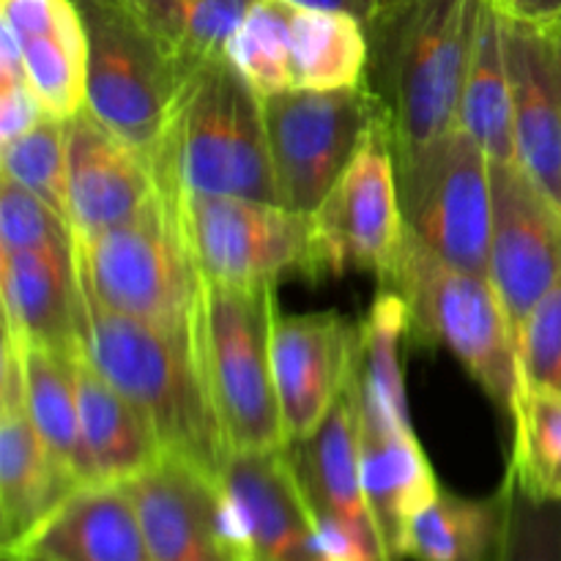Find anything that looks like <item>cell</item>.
Wrapping results in <instances>:
<instances>
[{
	"mask_svg": "<svg viewBox=\"0 0 561 561\" xmlns=\"http://www.w3.org/2000/svg\"><path fill=\"white\" fill-rule=\"evenodd\" d=\"M296 5H307V9H323V11H345V14L356 16L359 22H367L373 11L378 9V0H290Z\"/></svg>",
	"mask_w": 561,
	"mask_h": 561,
	"instance_id": "obj_38",
	"label": "cell"
},
{
	"mask_svg": "<svg viewBox=\"0 0 561 561\" xmlns=\"http://www.w3.org/2000/svg\"><path fill=\"white\" fill-rule=\"evenodd\" d=\"M77 400L88 485H124L164 455L148 416L99 376L85 351L77 359Z\"/></svg>",
	"mask_w": 561,
	"mask_h": 561,
	"instance_id": "obj_25",
	"label": "cell"
},
{
	"mask_svg": "<svg viewBox=\"0 0 561 561\" xmlns=\"http://www.w3.org/2000/svg\"><path fill=\"white\" fill-rule=\"evenodd\" d=\"M3 561H42V559H3Z\"/></svg>",
	"mask_w": 561,
	"mask_h": 561,
	"instance_id": "obj_40",
	"label": "cell"
},
{
	"mask_svg": "<svg viewBox=\"0 0 561 561\" xmlns=\"http://www.w3.org/2000/svg\"><path fill=\"white\" fill-rule=\"evenodd\" d=\"M153 168L164 192L279 203L263 96L228 55L184 77Z\"/></svg>",
	"mask_w": 561,
	"mask_h": 561,
	"instance_id": "obj_2",
	"label": "cell"
},
{
	"mask_svg": "<svg viewBox=\"0 0 561 561\" xmlns=\"http://www.w3.org/2000/svg\"><path fill=\"white\" fill-rule=\"evenodd\" d=\"M378 3H381V0H378Z\"/></svg>",
	"mask_w": 561,
	"mask_h": 561,
	"instance_id": "obj_41",
	"label": "cell"
},
{
	"mask_svg": "<svg viewBox=\"0 0 561 561\" xmlns=\"http://www.w3.org/2000/svg\"><path fill=\"white\" fill-rule=\"evenodd\" d=\"M510 496L507 474L491 496L482 499L438 488L436 499L411 520L405 561H504Z\"/></svg>",
	"mask_w": 561,
	"mask_h": 561,
	"instance_id": "obj_26",
	"label": "cell"
},
{
	"mask_svg": "<svg viewBox=\"0 0 561 561\" xmlns=\"http://www.w3.org/2000/svg\"><path fill=\"white\" fill-rule=\"evenodd\" d=\"M203 279L277 285L288 274L316 279L312 214L279 203L168 192Z\"/></svg>",
	"mask_w": 561,
	"mask_h": 561,
	"instance_id": "obj_10",
	"label": "cell"
},
{
	"mask_svg": "<svg viewBox=\"0 0 561 561\" xmlns=\"http://www.w3.org/2000/svg\"><path fill=\"white\" fill-rule=\"evenodd\" d=\"M480 11L482 0H381L365 22L362 82L387 115L392 146H416L458 126Z\"/></svg>",
	"mask_w": 561,
	"mask_h": 561,
	"instance_id": "obj_1",
	"label": "cell"
},
{
	"mask_svg": "<svg viewBox=\"0 0 561 561\" xmlns=\"http://www.w3.org/2000/svg\"><path fill=\"white\" fill-rule=\"evenodd\" d=\"M255 0H124L126 9L190 75L228 55V42Z\"/></svg>",
	"mask_w": 561,
	"mask_h": 561,
	"instance_id": "obj_30",
	"label": "cell"
},
{
	"mask_svg": "<svg viewBox=\"0 0 561 561\" xmlns=\"http://www.w3.org/2000/svg\"><path fill=\"white\" fill-rule=\"evenodd\" d=\"M359 343L362 321L340 312L277 316L272 365L288 444L312 436L354 381Z\"/></svg>",
	"mask_w": 561,
	"mask_h": 561,
	"instance_id": "obj_18",
	"label": "cell"
},
{
	"mask_svg": "<svg viewBox=\"0 0 561 561\" xmlns=\"http://www.w3.org/2000/svg\"><path fill=\"white\" fill-rule=\"evenodd\" d=\"M16 559L153 561L124 485H85L71 493Z\"/></svg>",
	"mask_w": 561,
	"mask_h": 561,
	"instance_id": "obj_24",
	"label": "cell"
},
{
	"mask_svg": "<svg viewBox=\"0 0 561 561\" xmlns=\"http://www.w3.org/2000/svg\"><path fill=\"white\" fill-rule=\"evenodd\" d=\"M504 49L515 157L561 206V25H537L504 11Z\"/></svg>",
	"mask_w": 561,
	"mask_h": 561,
	"instance_id": "obj_19",
	"label": "cell"
},
{
	"mask_svg": "<svg viewBox=\"0 0 561 561\" xmlns=\"http://www.w3.org/2000/svg\"><path fill=\"white\" fill-rule=\"evenodd\" d=\"M153 561H244L217 474L164 453L124 482Z\"/></svg>",
	"mask_w": 561,
	"mask_h": 561,
	"instance_id": "obj_15",
	"label": "cell"
},
{
	"mask_svg": "<svg viewBox=\"0 0 561 561\" xmlns=\"http://www.w3.org/2000/svg\"><path fill=\"white\" fill-rule=\"evenodd\" d=\"M0 173L31 190L38 201L69 222V175H66V126L44 118L33 129L0 142Z\"/></svg>",
	"mask_w": 561,
	"mask_h": 561,
	"instance_id": "obj_32",
	"label": "cell"
},
{
	"mask_svg": "<svg viewBox=\"0 0 561 561\" xmlns=\"http://www.w3.org/2000/svg\"><path fill=\"white\" fill-rule=\"evenodd\" d=\"M277 316V285L201 277L192 334L228 455L288 447L272 365Z\"/></svg>",
	"mask_w": 561,
	"mask_h": 561,
	"instance_id": "obj_4",
	"label": "cell"
},
{
	"mask_svg": "<svg viewBox=\"0 0 561 561\" xmlns=\"http://www.w3.org/2000/svg\"><path fill=\"white\" fill-rule=\"evenodd\" d=\"M312 225L316 279L343 277L345 272L387 277L405 236L387 121L367 135L343 179L312 211Z\"/></svg>",
	"mask_w": 561,
	"mask_h": 561,
	"instance_id": "obj_12",
	"label": "cell"
},
{
	"mask_svg": "<svg viewBox=\"0 0 561 561\" xmlns=\"http://www.w3.org/2000/svg\"><path fill=\"white\" fill-rule=\"evenodd\" d=\"M378 288L403 296L409 340L447 348L463 362L488 398L513 416L520 392L518 348L502 299L488 274L463 272L442 261L405 230L403 244Z\"/></svg>",
	"mask_w": 561,
	"mask_h": 561,
	"instance_id": "obj_5",
	"label": "cell"
},
{
	"mask_svg": "<svg viewBox=\"0 0 561 561\" xmlns=\"http://www.w3.org/2000/svg\"><path fill=\"white\" fill-rule=\"evenodd\" d=\"M88 42V110L153 159L186 71L124 0H75Z\"/></svg>",
	"mask_w": 561,
	"mask_h": 561,
	"instance_id": "obj_8",
	"label": "cell"
},
{
	"mask_svg": "<svg viewBox=\"0 0 561 561\" xmlns=\"http://www.w3.org/2000/svg\"><path fill=\"white\" fill-rule=\"evenodd\" d=\"M44 118H53V115L44 110L42 99L36 96L31 82L0 88V142L14 140L22 131L42 124Z\"/></svg>",
	"mask_w": 561,
	"mask_h": 561,
	"instance_id": "obj_36",
	"label": "cell"
},
{
	"mask_svg": "<svg viewBox=\"0 0 561 561\" xmlns=\"http://www.w3.org/2000/svg\"><path fill=\"white\" fill-rule=\"evenodd\" d=\"M458 126L474 137L491 162H518L513 85L504 49V11L493 0H482L474 47L460 93Z\"/></svg>",
	"mask_w": 561,
	"mask_h": 561,
	"instance_id": "obj_27",
	"label": "cell"
},
{
	"mask_svg": "<svg viewBox=\"0 0 561 561\" xmlns=\"http://www.w3.org/2000/svg\"><path fill=\"white\" fill-rule=\"evenodd\" d=\"M82 348L99 376L148 416L164 453L219 474L228 447L203 381L192 327H151L85 296Z\"/></svg>",
	"mask_w": 561,
	"mask_h": 561,
	"instance_id": "obj_3",
	"label": "cell"
},
{
	"mask_svg": "<svg viewBox=\"0 0 561 561\" xmlns=\"http://www.w3.org/2000/svg\"><path fill=\"white\" fill-rule=\"evenodd\" d=\"M288 458L316 515L318 531L354 535L383 561L381 540L362 485L359 409L351 383L312 436L288 444Z\"/></svg>",
	"mask_w": 561,
	"mask_h": 561,
	"instance_id": "obj_20",
	"label": "cell"
},
{
	"mask_svg": "<svg viewBox=\"0 0 561 561\" xmlns=\"http://www.w3.org/2000/svg\"><path fill=\"white\" fill-rule=\"evenodd\" d=\"M0 247L75 252V230L31 190L0 173Z\"/></svg>",
	"mask_w": 561,
	"mask_h": 561,
	"instance_id": "obj_33",
	"label": "cell"
},
{
	"mask_svg": "<svg viewBox=\"0 0 561 561\" xmlns=\"http://www.w3.org/2000/svg\"><path fill=\"white\" fill-rule=\"evenodd\" d=\"M228 58L261 96L356 85L367 64L365 22L345 11L255 0L230 36Z\"/></svg>",
	"mask_w": 561,
	"mask_h": 561,
	"instance_id": "obj_11",
	"label": "cell"
},
{
	"mask_svg": "<svg viewBox=\"0 0 561 561\" xmlns=\"http://www.w3.org/2000/svg\"><path fill=\"white\" fill-rule=\"evenodd\" d=\"M64 126L75 241L135 222L164 195L153 159L115 135L91 110L82 107Z\"/></svg>",
	"mask_w": 561,
	"mask_h": 561,
	"instance_id": "obj_17",
	"label": "cell"
},
{
	"mask_svg": "<svg viewBox=\"0 0 561 561\" xmlns=\"http://www.w3.org/2000/svg\"><path fill=\"white\" fill-rule=\"evenodd\" d=\"M268 153L279 203L312 214L343 179L367 135L387 121L365 82L345 88H290L263 96Z\"/></svg>",
	"mask_w": 561,
	"mask_h": 561,
	"instance_id": "obj_9",
	"label": "cell"
},
{
	"mask_svg": "<svg viewBox=\"0 0 561 561\" xmlns=\"http://www.w3.org/2000/svg\"><path fill=\"white\" fill-rule=\"evenodd\" d=\"M75 261L82 290L104 310L151 327H192L201 272L168 192L135 222L75 241Z\"/></svg>",
	"mask_w": 561,
	"mask_h": 561,
	"instance_id": "obj_6",
	"label": "cell"
},
{
	"mask_svg": "<svg viewBox=\"0 0 561 561\" xmlns=\"http://www.w3.org/2000/svg\"><path fill=\"white\" fill-rule=\"evenodd\" d=\"M217 480L244 561H327L288 447L228 455Z\"/></svg>",
	"mask_w": 561,
	"mask_h": 561,
	"instance_id": "obj_16",
	"label": "cell"
},
{
	"mask_svg": "<svg viewBox=\"0 0 561 561\" xmlns=\"http://www.w3.org/2000/svg\"><path fill=\"white\" fill-rule=\"evenodd\" d=\"M38 436L25 400V367L14 340L3 337L0 367V553L16 559L36 531L80 491Z\"/></svg>",
	"mask_w": 561,
	"mask_h": 561,
	"instance_id": "obj_14",
	"label": "cell"
},
{
	"mask_svg": "<svg viewBox=\"0 0 561 561\" xmlns=\"http://www.w3.org/2000/svg\"><path fill=\"white\" fill-rule=\"evenodd\" d=\"M359 449L362 485L383 561H405L411 520L436 499L442 485L416 442L414 427H394L359 414Z\"/></svg>",
	"mask_w": 561,
	"mask_h": 561,
	"instance_id": "obj_23",
	"label": "cell"
},
{
	"mask_svg": "<svg viewBox=\"0 0 561 561\" xmlns=\"http://www.w3.org/2000/svg\"><path fill=\"white\" fill-rule=\"evenodd\" d=\"M493 3H496L502 11H510V5H513V0H493Z\"/></svg>",
	"mask_w": 561,
	"mask_h": 561,
	"instance_id": "obj_39",
	"label": "cell"
},
{
	"mask_svg": "<svg viewBox=\"0 0 561 561\" xmlns=\"http://www.w3.org/2000/svg\"><path fill=\"white\" fill-rule=\"evenodd\" d=\"M488 277L518 334L526 316L561 277V206L518 162H491Z\"/></svg>",
	"mask_w": 561,
	"mask_h": 561,
	"instance_id": "obj_13",
	"label": "cell"
},
{
	"mask_svg": "<svg viewBox=\"0 0 561 561\" xmlns=\"http://www.w3.org/2000/svg\"><path fill=\"white\" fill-rule=\"evenodd\" d=\"M16 348L25 367V400L33 425L55 460L85 488L88 463L77 400V359L85 348L58 351L33 343H16Z\"/></svg>",
	"mask_w": 561,
	"mask_h": 561,
	"instance_id": "obj_28",
	"label": "cell"
},
{
	"mask_svg": "<svg viewBox=\"0 0 561 561\" xmlns=\"http://www.w3.org/2000/svg\"><path fill=\"white\" fill-rule=\"evenodd\" d=\"M507 14L537 25H561V0H513Z\"/></svg>",
	"mask_w": 561,
	"mask_h": 561,
	"instance_id": "obj_37",
	"label": "cell"
},
{
	"mask_svg": "<svg viewBox=\"0 0 561 561\" xmlns=\"http://www.w3.org/2000/svg\"><path fill=\"white\" fill-rule=\"evenodd\" d=\"M513 422L515 447L507 471L529 496L561 502V398L520 387Z\"/></svg>",
	"mask_w": 561,
	"mask_h": 561,
	"instance_id": "obj_31",
	"label": "cell"
},
{
	"mask_svg": "<svg viewBox=\"0 0 561 561\" xmlns=\"http://www.w3.org/2000/svg\"><path fill=\"white\" fill-rule=\"evenodd\" d=\"M0 296L5 337L58 351H82L85 294L75 252L0 247Z\"/></svg>",
	"mask_w": 561,
	"mask_h": 561,
	"instance_id": "obj_21",
	"label": "cell"
},
{
	"mask_svg": "<svg viewBox=\"0 0 561 561\" xmlns=\"http://www.w3.org/2000/svg\"><path fill=\"white\" fill-rule=\"evenodd\" d=\"M510 529L504 561H561V502H542L510 474Z\"/></svg>",
	"mask_w": 561,
	"mask_h": 561,
	"instance_id": "obj_35",
	"label": "cell"
},
{
	"mask_svg": "<svg viewBox=\"0 0 561 561\" xmlns=\"http://www.w3.org/2000/svg\"><path fill=\"white\" fill-rule=\"evenodd\" d=\"M405 230L463 272L488 274L491 261V159L455 126L416 146H392Z\"/></svg>",
	"mask_w": 561,
	"mask_h": 561,
	"instance_id": "obj_7",
	"label": "cell"
},
{
	"mask_svg": "<svg viewBox=\"0 0 561 561\" xmlns=\"http://www.w3.org/2000/svg\"><path fill=\"white\" fill-rule=\"evenodd\" d=\"M520 387L561 398V277L526 316L518 334Z\"/></svg>",
	"mask_w": 561,
	"mask_h": 561,
	"instance_id": "obj_34",
	"label": "cell"
},
{
	"mask_svg": "<svg viewBox=\"0 0 561 561\" xmlns=\"http://www.w3.org/2000/svg\"><path fill=\"white\" fill-rule=\"evenodd\" d=\"M403 337H409V312L398 290L378 288L370 312L362 321L359 362L354 387L362 416L411 427L403 381Z\"/></svg>",
	"mask_w": 561,
	"mask_h": 561,
	"instance_id": "obj_29",
	"label": "cell"
},
{
	"mask_svg": "<svg viewBox=\"0 0 561 561\" xmlns=\"http://www.w3.org/2000/svg\"><path fill=\"white\" fill-rule=\"evenodd\" d=\"M0 20L20 44L44 110L66 121L88 107V42L75 0H0Z\"/></svg>",
	"mask_w": 561,
	"mask_h": 561,
	"instance_id": "obj_22",
	"label": "cell"
}]
</instances>
